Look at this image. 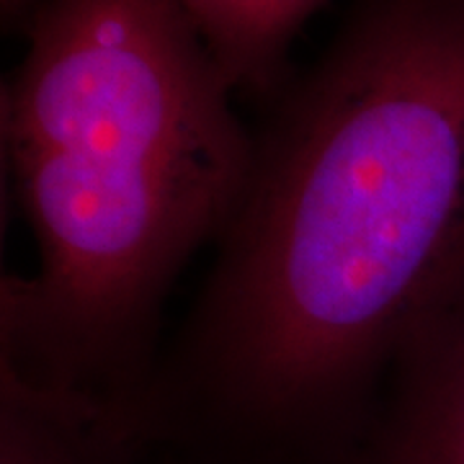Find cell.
Listing matches in <instances>:
<instances>
[{"label": "cell", "instance_id": "obj_1", "mask_svg": "<svg viewBox=\"0 0 464 464\" xmlns=\"http://www.w3.org/2000/svg\"><path fill=\"white\" fill-rule=\"evenodd\" d=\"M215 248L137 413L150 462L348 464L464 292V0H359Z\"/></svg>", "mask_w": 464, "mask_h": 464}, {"label": "cell", "instance_id": "obj_2", "mask_svg": "<svg viewBox=\"0 0 464 464\" xmlns=\"http://www.w3.org/2000/svg\"><path fill=\"white\" fill-rule=\"evenodd\" d=\"M0 134L39 250L3 279L0 364L137 433L166 299L227 227L253 134L179 0H44Z\"/></svg>", "mask_w": 464, "mask_h": 464}, {"label": "cell", "instance_id": "obj_3", "mask_svg": "<svg viewBox=\"0 0 464 464\" xmlns=\"http://www.w3.org/2000/svg\"><path fill=\"white\" fill-rule=\"evenodd\" d=\"M348 464H464V292L405 348Z\"/></svg>", "mask_w": 464, "mask_h": 464}, {"label": "cell", "instance_id": "obj_4", "mask_svg": "<svg viewBox=\"0 0 464 464\" xmlns=\"http://www.w3.org/2000/svg\"><path fill=\"white\" fill-rule=\"evenodd\" d=\"M145 462V449L119 415L0 364V464Z\"/></svg>", "mask_w": 464, "mask_h": 464}, {"label": "cell", "instance_id": "obj_5", "mask_svg": "<svg viewBox=\"0 0 464 464\" xmlns=\"http://www.w3.org/2000/svg\"><path fill=\"white\" fill-rule=\"evenodd\" d=\"M232 93H274L302 26L328 0H179Z\"/></svg>", "mask_w": 464, "mask_h": 464}, {"label": "cell", "instance_id": "obj_6", "mask_svg": "<svg viewBox=\"0 0 464 464\" xmlns=\"http://www.w3.org/2000/svg\"><path fill=\"white\" fill-rule=\"evenodd\" d=\"M44 0H0V5H3V21L8 24H14L18 18H32V14L42 5Z\"/></svg>", "mask_w": 464, "mask_h": 464}]
</instances>
